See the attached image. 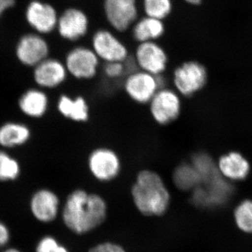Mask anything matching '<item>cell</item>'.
Returning <instances> with one entry per match:
<instances>
[{"mask_svg": "<svg viewBox=\"0 0 252 252\" xmlns=\"http://www.w3.org/2000/svg\"><path fill=\"white\" fill-rule=\"evenodd\" d=\"M89 173L94 180L108 183L117 180L122 170V162L116 151L107 147L93 149L87 159Z\"/></svg>", "mask_w": 252, "mask_h": 252, "instance_id": "4", "label": "cell"}, {"mask_svg": "<svg viewBox=\"0 0 252 252\" xmlns=\"http://www.w3.org/2000/svg\"><path fill=\"white\" fill-rule=\"evenodd\" d=\"M235 224L245 233L252 234V200H245L239 204L234 211Z\"/></svg>", "mask_w": 252, "mask_h": 252, "instance_id": "22", "label": "cell"}, {"mask_svg": "<svg viewBox=\"0 0 252 252\" xmlns=\"http://www.w3.org/2000/svg\"><path fill=\"white\" fill-rule=\"evenodd\" d=\"M133 59L137 69L156 76L162 75L168 63L165 50L154 41L140 43Z\"/></svg>", "mask_w": 252, "mask_h": 252, "instance_id": "8", "label": "cell"}, {"mask_svg": "<svg viewBox=\"0 0 252 252\" xmlns=\"http://www.w3.org/2000/svg\"><path fill=\"white\" fill-rule=\"evenodd\" d=\"M36 252H69L67 248L61 245L54 237H43L36 245Z\"/></svg>", "mask_w": 252, "mask_h": 252, "instance_id": "25", "label": "cell"}, {"mask_svg": "<svg viewBox=\"0 0 252 252\" xmlns=\"http://www.w3.org/2000/svg\"><path fill=\"white\" fill-rule=\"evenodd\" d=\"M89 19L84 11L76 8L65 10L58 20L60 35L69 41L85 36L89 29Z\"/></svg>", "mask_w": 252, "mask_h": 252, "instance_id": "11", "label": "cell"}, {"mask_svg": "<svg viewBox=\"0 0 252 252\" xmlns=\"http://www.w3.org/2000/svg\"><path fill=\"white\" fill-rule=\"evenodd\" d=\"M28 23L40 33H49L57 26V13L51 4L33 1L26 10Z\"/></svg>", "mask_w": 252, "mask_h": 252, "instance_id": "13", "label": "cell"}, {"mask_svg": "<svg viewBox=\"0 0 252 252\" xmlns=\"http://www.w3.org/2000/svg\"><path fill=\"white\" fill-rule=\"evenodd\" d=\"M106 18L118 32L128 29L138 16L137 0H104Z\"/></svg>", "mask_w": 252, "mask_h": 252, "instance_id": "10", "label": "cell"}, {"mask_svg": "<svg viewBox=\"0 0 252 252\" xmlns=\"http://www.w3.org/2000/svg\"><path fill=\"white\" fill-rule=\"evenodd\" d=\"M151 117L156 124L170 125L180 118L182 110V96L171 88H160L148 104Z\"/></svg>", "mask_w": 252, "mask_h": 252, "instance_id": "5", "label": "cell"}, {"mask_svg": "<svg viewBox=\"0 0 252 252\" xmlns=\"http://www.w3.org/2000/svg\"><path fill=\"white\" fill-rule=\"evenodd\" d=\"M30 130L22 124L9 123L0 127V144L5 147L21 145L27 142Z\"/></svg>", "mask_w": 252, "mask_h": 252, "instance_id": "21", "label": "cell"}, {"mask_svg": "<svg viewBox=\"0 0 252 252\" xmlns=\"http://www.w3.org/2000/svg\"><path fill=\"white\" fill-rule=\"evenodd\" d=\"M123 86L126 95L135 103L148 104L157 91L166 86L162 75L136 69L126 74Z\"/></svg>", "mask_w": 252, "mask_h": 252, "instance_id": "3", "label": "cell"}, {"mask_svg": "<svg viewBox=\"0 0 252 252\" xmlns=\"http://www.w3.org/2000/svg\"><path fill=\"white\" fill-rule=\"evenodd\" d=\"M49 54V46L37 34H28L23 36L17 44L16 56L26 65L36 66L46 59Z\"/></svg>", "mask_w": 252, "mask_h": 252, "instance_id": "12", "label": "cell"}, {"mask_svg": "<svg viewBox=\"0 0 252 252\" xmlns=\"http://www.w3.org/2000/svg\"><path fill=\"white\" fill-rule=\"evenodd\" d=\"M10 231L6 225L0 221V250L4 248L10 240Z\"/></svg>", "mask_w": 252, "mask_h": 252, "instance_id": "28", "label": "cell"}, {"mask_svg": "<svg viewBox=\"0 0 252 252\" xmlns=\"http://www.w3.org/2000/svg\"><path fill=\"white\" fill-rule=\"evenodd\" d=\"M146 14L149 17L162 20L172 11L171 0H143Z\"/></svg>", "mask_w": 252, "mask_h": 252, "instance_id": "23", "label": "cell"}, {"mask_svg": "<svg viewBox=\"0 0 252 252\" xmlns=\"http://www.w3.org/2000/svg\"><path fill=\"white\" fill-rule=\"evenodd\" d=\"M172 82L174 89L182 97H192L207 84L206 68L197 61L183 63L174 70Z\"/></svg>", "mask_w": 252, "mask_h": 252, "instance_id": "6", "label": "cell"}, {"mask_svg": "<svg viewBox=\"0 0 252 252\" xmlns=\"http://www.w3.org/2000/svg\"><path fill=\"white\" fill-rule=\"evenodd\" d=\"M89 252H126L125 250L117 244L104 243L96 245Z\"/></svg>", "mask_w": 252, "mask_h": 252, "instance_id": "27", "label": "cell"}, {"mask_svg": "<svg viewBox=\"0 0 252 252\" xmlns=\"http://www.w3.org/2000/svg\"><path fill=\"white\" fill-rule=\"evenodd\" d=\"M19 173L18 162L8 154L0 152V181L14 180Z\"/></svg>", "mask_w": 252, "mask_h": 252, "instance_id": "24", "label": "cell"}, {"mask_svg": "<svg viewBox=\"0 0 252 252\" xmlns=\"http://www.w3.org/2000/svg\"><path fill=\"white\" fill-rule=\"evenodd\" d=\"M185 1L188 2L189 4L193 5L199 4L201 2V0H185Z\"/></svg>", "mask_w": 252, "mask_h": 252, "instance_id": "30", "label": "cell"}, {"mask_svg": "<svg viewBox=\"0 0 252 252\" xmlns=\"http://www.w3.org/2000/svg\"><path fill=\"white\" fill-rule=\"evenodd\" d=\"M174 185L182 191L193 190L202 184L201 178L191 162H182L174 169L172 175Z\"/></svg>", "mask_w": 252, "mask_h": 252, "instance_id": "18", "label": "cell"}, {"mask_svg": "<svg viewBox=\"0 0 252 252\" xmlns=\"http://www.w3.org/2000/svg\"><path fill=\"white\" fill-rule=\"evenodd\" d=\"M162 21L147 16L142 18L136 23L132 30L135 40L142 43L158 39L165 32V26Z\"/></svg>", "mask_w": 252, "mask_h": 252, "instance_id": "19", "label": "cell"}, {"mask_svg": "<svg viewBox=\"0 0 252 252\" xmlns=\"http://www.w3.org/2000/svg\"><path fill=\"white\" fill-rule=\"evenodd\" d=\"M48 99L46 94L39 91H28L19 100V107L28 116L40 117L46 112Z\"/></svg>", "mask_w": 252, "mask_h": 252, "instance_id": "20", "label": "cell"}, {"mask_svg": "<svg viewBox=\"0 0 252 252\" xmlns=\"http://www.w3.org/2000/svg\"><path fill=\"white\" fill-rule=\"evenodd\" d=\"M58 109L63 117L73 122L85 123L90 118V108L87 101L83 96L74 98L63 94L58 102Z\"/></svg>", "mask_w": 252, "mask_h": 252, "instance_id": "17", "label": "cell"}, {"mask_svg": "<svg viewBox=\"0 0 252 252\" xmlns=\"http://www.w3.org/2000/svg\"><path fill=\"white\" fill-rule=\"evenodd\" d=\"M1 252H22L21 250H18L16 248H9L6 250H3Z\"/></svg>", "mask_w": 252, "mask_h": 252, "instance_id": "31", "label": "cell"}, {"mask_svg": "<svg viewBox=\"0 0 252 252\" xmlns=\"http://www.w3.org/2000/svg\"><path fill=\"white\" fill-rule=\"evenodd\" d=\"M107 214V203L101 195L78 189L67 196L63 207V220L69 230L82 235L102 224Z\"/></svg>", "mask_w": 252, "mask_h": 252, "instance_id": "1", "label": "cell"}, {"mask_svg": "<svg viewBox=\"0 0 252 252\" xmlns=\"http://www.w3.org/2000/svg\"><path fill=\"white\" fill-rule=\"evenodd\" d=\"M59 197L47 189L38 190L31 200L32 214L41 223H50L56 220L60 208Z\"/></svg>", "mask_w": 252, "mask_h": 252, "instance_id": "14", "label": "cell"}, {"mask_svg": "<svg viewBox=\"0 0 252 252\" xmlns=\"http://www.w3.org/2000/svg\"><path fill=\"white\" fill-rule=\"evenodd\" d=\"M217 168L225 178L241 181L245 180L250 174V164L243 154L231 152L220 158Z\"/></svg>", "mask_w": 252, "mask_h": 252, "instance_id": "16", "label": "cell"}, {"mask_svg": "<svg viewBox=\"0 0 252 252\" xmlns=\"http://www.w3.org/2000/svg\"><path fill=\"white\" fill-rule=\"evenodd\" d=\"M65 65L56 59H45L36 65L34 77L39 86L55 88L64 82L67 77Z\"/></svg>", "mask_w": 252, "mask_h": 252, "instance_id": "15", "label": "cell"}, {"mask_svg": "<svg viewBox=\"0 0 252 252\" xmlns=\"http://www.w3.org/2000/svg\"><path fill=\"white\" fill-rule=\"evenodd\" d=\"M92 46L99 59L105 63L124 62L129 57L128 51L124 43L107 30H99L94 32Z\"/></svg>", "mask_w": 252, "mask_h": 252, "instance_id": "9", "label": "cell"}, {"mask_svg": "<svg viewBox=\"0 0 252 252\" xmlns=\"http://www.w3.org/2000/svg\"><path fill=\"white\" fill-rule=\"evenodd\" d=\"M104 73L108 79H120L127 74V69L124 62L105 63Z\"/></svg>", "mask_w": 252, "mask_h": 252, "instance_id": "26", "label": "cell"}, {"mask_svg": "<svg viewBox=\"0 0 252 252\" xmlns=\"http://www.w3.org/2000/svg\"><path fill=\"white\" fill-rule=\"evenodd\" d=\"M16 0H0V16L5 10L14 6Z\"/></svg>", "mask_w": 252, "mask_h": 252, "instance_id": "29", "label": "cell"}, {"mask_svg": "<svg viewBox=\"0 0 252 252\" xmlns=\"http://www.w3.org/2000/svg\"><path fill=\"white\" fill-rule=\"evenodd\" d=\"M130 193L136 208L147 217L162 216L168 210L171 201L165 180L152 169H142L137 172Z\"/></svg>", "mask_w": 252, "mask_h": 252, "instance_id": "2", "label": "cell"}, {"mask_svg": "<svg viewBox=\"0 0 252 252\" xmlns=\"http://www.w3.org/2000/svg\"><path fill=\"white\" fill-rule=\"evenodd\" d=\"M99 59L94 50L79 46L71 50L66 57L67 72L80 80H91L98 72Z\"/></svg>", "mask_w": 252, "mask_h": 252, "instance_id": "7", "label": "cell"}]
</instances>
